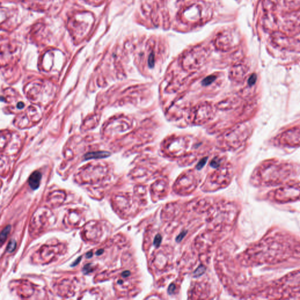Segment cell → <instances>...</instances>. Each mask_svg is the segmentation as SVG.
I'll return each instance as SVG.
<instances>
[{
    "label": "cell",
    "instance_id": "obj_14",
    "mask_svg": "<svg viewBox=\"0 0 300 300\" xmlns=\"http://www.w3.org/2000/svg\"><path fill=\"white\" fill-rule=\"evenodd\" d=\"M23 106H24V105H23V103H22V102H20V103H19L18 104V105H17V107H18V108H19V109H22V108L23 107Z\"/></svg>",
    "mask_w": 300,
    "mask_h": 300
},
{
    "label": "cell",
    "instance_id": "obj_6",
    "mask_svg": "<svg viewBox=\"0 0 300 300\" xmlns=\"http://www.w3.org/2000/svg\"><path fill=\"white\" fill-rule=\"evenodd\" d=\"M216 78V77L215 76H213V75L209 76L203 80L202 84L203 86L209 85L212 83L215 80Z\"/></svg>",
    "mask_w": 300,
    "mask_h": 300
},
{
    "label": "cell",
    "instance_id": "obj_10",
    "mask_svg": "<svg viewBox=\"0 0 300 300\" xmlns=\"http://www.w3.org/2000/svg\"><path fill=\"white\" fill-rule=\"evenodd\" d=\"M161 239H162L161 236L159 234L157 235L154 241V245L157 247L159 246L161 243Z\"/></svg>",
    "mask_w": 300,
    "mask_h": 300
},
{
    "label": "cell",
    "instance_id": "obj_1",
    "mask_svg": "<svg viewBox=\"0 0 300 300\" xmlns=\"http://www.w3.org/2000/svg\"><path fill=\"white\" fill-rule=\"evenodd\" d=\"M94 17L89 12H78L68 20V29L74 40H84L94 23Z\"/></svg>",
    "mask_w": 300,
    "mask_h": 300
},
{
    "label": "cell",
    "instance_id": "obj_3",
    "mask_svg": "<svg viewBox=\"0 0 300 300\" xmlns=\"http://www.w3.org/2000/svg\"><path fill=\"white\" fill-rule=\"evenodd\" d=\"M42 178L41 173L39 171H34L30 175L28 180L29 185L32 189H37L39 187L41 180Z\"/></svg>",
    "mask_w": 300,
    "mask_h": 300
},
{
    "label": "cell",
    "instance_id": "obj_7",
    "mask_svg": "<svg viewBox=\"0 0 300 300\" xmlns=\"http://www.w3.org/2000/svg\"><path fill=\"white\" fill-rule=\"evenodd\" d=\"M16 246V241L15 240H13V239L10 240L8 245L7 247V250L8 252L10 253H12L15 250Z\"/></svg>",
    "mask_w": 300,
    "mask_h": 300
},
{
    "label": "cell",
    "instance_id": "obj_11",
    "mask_svg": "<svg viewBox=\"0 0 300 300\" xmlns=\"http://www.w3.org/2000/svg\"><path fill=\"white\" fill-rule=\"evenodd\" d=\"M255 81H256V76L255 74H253L250 76V77L248 79V84L251 86V85L254 84L255 83Z\"/></svg>",
    "mask_w": 300,
    "mask_h": 300
},
{
    "label": "cell",
    "instance_id": "obj_9",
    "mask_svg": "<svg viewBox=\"0 0 300 300\" xmlns=\"http://www.w3.org/2000/svg\"><path fill=\"white\" fill-rule=\"evenodd\" d=\"M207 159H208L207 158H205L202 159L200 161V162L198 164V165H196V168L198 170H201V168H202L203 166L205 165V164H206V162L207 161Z\"/></svg>",
    "mask_w": 300,
    "mask_h": 300
},
{
    "label": "cell",
    "instance_id": "obj_8",
    "mask_svg": "<svg viewBox=\"0 0 300 300\" xmlns=\"http://www.w3.org/2000/svg\"><path fill=\"white\" fill-rule=\"evenodd\" d=\"M154 55L153 53H151L148 57V66L150 68H152L154 65Z\"/></svg>",
    "mask_w": 300,
    "mask_h": 300
},
{
    "label": "cell",
    "instance_id": "obj_13",
    "mask_svg": "<svg viewBox=\"0 0 300 300\" xmlns=\"http://www.w3.org/2000/svg\"><path fill=\"white\" fill-rule=\"evenodd\" d=\"M84 1H86V2H89V3H90V4H98L99 3H101L104 0H84Z\"/></svg>",
    "mask_w": 300,
    "mask_h": 300
},
{
    "label": "cell",
    "instance_id": "obj_16",
    "mask_svg": "<svg viewBox=\"0 0 300 300\" xmlns=\"http://www.w3.org/2000/svg\"><path fill=\"white\" fill-rule=\"evenodd\" d=\"M91 256H92V254H91V253H87V255H86V257H87L88 258H90V257H91Z\"/></svg>",
    "mask_w": 300,
    "mask_h": 300
},
{
    "label": "cell",
    "instance_id": "obj_2",
    "mask_svg": "<svg viewBox=\"0 0 300 300\" xmlns=\"http://www.w3.org/2000/svg\"><path fill=\"white\" fill-rule=\"evenodd\" d=\"M61 0H25L26 7L38 11H46L60 4Z\"/></svg>",
    "mask_w": 300,
    "mask_h": 300
},
{
    "label": "cell",
    "instance_id": "obj_4",
    "mask_svg": "<svg viewBox=\"0 0 300 300\" xmlns=\"http://www.w3.org/2000/svg\"><path fill=\"white\" fill-rule=\"evenodd\" d=\"M110 155V153L107 151H97V152H92L86 154L84 155L85 159H98V158H106Z\"/></svg>",
    "mask_w": 300,
    "mask_h": 300
},
{
    "label": "cell",
    "instance_id": "obj_15",
    "mask_svg": "<svg viewBox=\"0 0 300 300\" xmlns=\"http://www.w3.org/2000/svg\"><path fill=\"white\" fill-rule=\"evenodd\" d=\"M103 250H98V252H96V255H102L103 253Z\"/></svg>",
    "mask_w": 300,
    "mask_h": 300
},
{
    "label": "cell",
    "instance_id": "obj_5",
    "mask_svg": "<svg viewBox=\"0 0 300 300\" xmlns=\"http://www.w3.org/2000/svg\"><path fill=\"white\" fill-rule=\"evenodd\" d=\"M11 226L10 225H8L1 232V236H0V243L1 245L4 243V242L7 238L8 236L11 231Z\"/></svg>",
    "mask_w": 300,
    "mask_h": 300
},
{
    "label": "cell",
    "instance_id": "obj_12",
    "mask_svg": "<svg viewBox=\"0 0 300 300\" xmlns=\"http://www.w3.org/2000/svg\"><path fill=\"white\" fill-rule=\"evenodd\" d=\"M210 165L212 166V167H214V168H217L218 166L219 165V161L218 160V159L215 158L214 159H213L210 163Z\"/></svg>",
    "mask_w": 300,
    "mask_h": 300
}]
</instances>
